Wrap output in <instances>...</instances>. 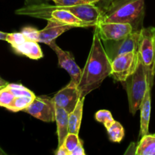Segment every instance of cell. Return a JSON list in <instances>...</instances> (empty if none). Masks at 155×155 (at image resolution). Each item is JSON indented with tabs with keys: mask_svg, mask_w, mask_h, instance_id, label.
Segmentation results:
<instances>
[{
	"mask_svg": "<svg viewBox=\"0 0 155 155\" xmlns=\"http://www.w3.org/2000/svg\"><path fill=\"white\" fill-rule=\"evenodd\" d=\"M110 74L111 61L104 49L98 28L95 27L89 57L78 85L80 98H86L89 92L98 89Z\"/></svg>",
	"mask_w": 155,
	"mask_h": 155,
	"instance_id": "obj_1",
	"label": "cell"
},
{
	"mask_svg": "<svg viewBox=\"0 0 155 155\" xmlns=\"http://www.w3.org/2000/svg\"><path fill=\"white\" fill-rule=\"evenodd\" d=\"M145 17V0H110L102 11L99 23H128L141 30Z\"/></svg>",
	"mask_w": 155,
	"mask_h": 155,
	"instance_id": "obj_2",
	"label": "cell"
},
{
	"mask_svg": "<svg viewBox=\"0 0 155 155\" xmlns=\"http://www.w3.org/2000/svg\"><path fill=\"white\" fill-rule=\"evenodd\" d=\"M15 13L19 15L33 17V18L45 19L48 21H56L68 24L75 27H92L90 24L83 22L71 13L68 9L57 5H51L48 3H43L33 5H25L17 9Z\"/></svg>",
	"mask_w": 155,
	"mask_h": 155,
	"instance_id": "obj_3",
	"label": "cell"
},
{
	"mask_svg": "<svg viewBox=\"0 0 155 155\" xmlns=\"http://www.w3.org/2000/svg\"><path fill=\"white\" fill-rule=\"evenodd\" d=\"M138 54L146 72L148 84L152 88L155 75V27L141 29Z\"/></svg>",
	"mask_w": 155,
	"mask_h": 155,
	"instance_id": "obj_4",
	"label": "cell"
},
{
	"mask_svg": "<svg viewBox=\"0 0 155 155\" xmlns=\"http://www.w3.org/2000/svg\"><path fill=\"white\" fill-rule=\"evenodd\" d=\"M125 83L130 111L132 114L134 115L137 110L140 109L142 100L145 97L147 89L150 86L145 68L140 61L136 71L127 79Z\"/></svg>",
	"mask_w": 155,
	"mask_h": 155,
	"instance_id": "obj_5",
	"label": "cell"
},
{
	"mask_svg": "<svg viewBox=\"0 0 155 155\" xmlns=\"http://www.w3.org/2000/svg\"><path fill=\"white\" fill-rule=\"evenodd\" d=\"M140 34L141 30H136L123 39L102 41L104 49L110 61L121 54L138 51Z\"/></svg>",
	"mask_w": 155,
	"mask_h": 155,
	"instance_id": "obj_6",
	"label": "cell"
},
{
	"mask_svg": "<svg viewBox=\"0 0 155 155\" xmlns=\"http://www.w3.org/2000/svg\"><path fill=\"white\" fill-rule=\"evenodd\" d=\"M139 64L138 51L121 54L111 61L110 76L116 81L125 82L136 71Z\"/></svg>",
	"mask_w": 155,
	"mask_h": 155,
	"instance_id": "obj_7",
	"label": "cell"
},
{
	"mask_svg": "<svg viewBox=\"0 0 155 155\" xmlns=\"http://www.w3.org/2000/svg\"><path fill=\"white\" fill-rule=\"evenodd\" d=\"M24 111L44 122L55 121V104L52 98L46 95L36 96Z\"/></svg>",
	"mask_w": 155,
	"mask_h": 155,
	"instance_id": "obj_8",
	"label": "cell"
},
{
	"mask_svg": "<svg viewBox=\"0 0 155 155\" xmlns=\"http://www.w3.org/2000/svg\"><path fill=\"white\" fill-rule=\"evenodd\" d=\"M49 47L56 53L58 60V66L64 69L71 76L72 81L78 86L81 79L83 70L77 64L73 54L69 51H64L56 44L55 40L49 44Z\"/></svg>",
	"mask_w": 155,
	"mask_h": 155,
	"instance_id": "obj_9",
	"label": "cell"
},
{
	"mask_svg": "<svg viewBox=\"0 0 155 155\" xmlns=\"http://www.w3.org/2000/svg\"><path fill=\"white\" fill-rule=\"evenodd\" d=\"M80 98L78 86L71 80L65 87L59 90L54 95L52 99L57 107L65 109L68 113H71L75 108L77 102Z\"/></svg>",
	"mask_w": 155,
	"mask_h": 155,
	"instance_id": "obj_10",
	"label": "cell"
},
{
	"mask_svg": "<svg viewBox=\"0 0 155 155\" xmlns=\"http://www.w3.org/2000/svg\"><path fill=\"white\" fill-rule=\"evenodd\" d=\"M95 27L102 41L123 39L134 30L133 26L128 23H98Z\"/></svg>",
	"mask_w": 155,
	"mask_h": 155,
	"instance_id": "obj_11",
	"label": "cell"
},
{
	"mask_svg": "<svg viewBox=\"0 0 155 155\" xmlns=\"http://www.w3.org/2000/svg\"><path fill=\"white\" fill-rule=\"evenodd\" d=\"M74 28L72 26L62 24L56 21H48L45 28L39 30L38 34V42H42L46 45H49L51 42L55 40L58 36L63 34L64 32Z\"/></svg>",
	"mask_w": 155,
	"mask_h": 155,
	"instance_id": "obj_12",
	"label": "cell"
},
{
	"mask_svg": "<svg viewBox=\"0 0 155 155\" xmlns=\"http://www.w3.org/2000/svg\"><path fill=\"white\" fill-rule=\"evenodd\" d=\"M151 87H148L140 106V136H144L149 133V123L151 110Z\"/></svg>",
	"mask_w": 155,
	"mask_h": 155,
	"instance_id": "obj_13",
	"label": "cell"
},
{
	"mask_svg": "<svg viewBox=\"0 0 155 155\" xmlns=\"http://www.w3.org/2000/svg\"><path fill=\"white\" fill-rule=\"evenodd\" d=\"M55 121L58 139V147H59L63 145L65 138L69 133V113L65 109L55 106Z\"/></svg>",
	"mask_w": 155,
	"mask_h": 155,
	"instance_id": "obj_14",
	"label": "cell"
},
{
	"mask_svg": "<svg viewBox=\"0 0 155 155\" xmlns=\"http://www.w3.org/2000/svg\"><path fill=\"white\" fill-rule=\"evenodd\" d=\"M14 51L19 54L27 56V58L33 60H39L43 57V53L38 42L27 39L24 43L12 47Z\"/></svg>",
	"mask_w": 155,
	"mask_h": 155,
	"instance_id": "obj_15",
	"label": "cell"
},
{
	"mask_svg": "<svg viewBox=\"0 0 155 155\" xmlns=\"http://www.w3.org/2000/svg\"><path fill=\"white\" fill-rule=\"evenodd\" d=\"M84 100L85 98H80L75 108L69 113V133L79 134L83 117Z\"/></svg>",
	"mask_w": 155,
	"mask_h": 155,
	"instance_id": "obj_16",
	"label": "cell"
},
{
	"mask_svg": "<svg viewBox=\"0 0 155 155\" xmlns=\"http://www.w3.org/2000/svg\"><path fill=\"white\" fill-rule=\"evenodd\" d=\"M136 155H155V134L142 136L136 147Z\"/></svg>",
	"mask_w": 155,
	"mask_h": 155,
	"instance_id": "obj_17",
	"label": "cell"
},
{
	"mask_svg": "<svg viewBox=\"0 0 155 155\" xmlns=\"http://www.w3.org/2000/svg\"><path fill=\"white\" fill-rule=\"evenodd\" d=\"M105 128L107 129L109 139L111 142H120L124 139V134H125L124 129L123 126L117 121L114 120Z\"/></svg>",
	"mask_w": 155,
	"mask_h": 155,
	"instance_id": "obj_18",
	"label": "cell"
},
{
	"mask_svg": "<svg viewBox=\"0 0 155 155\" xmlns=\"http://www.w3.org/2000/svg\"><path fill=\"white\" fill-rule=\"evenodd\" d=\"M35 98L29 96H16L12 102L8 106L7 109L12 112H18L21 110L24 111L33 102Z\"/></svg>",
	"mask_w": 155,
	"mask_h": 155,
	"instance_id": "obj_19",
	"label": "cell"
},
{
	"mask_svg": "<svg viewBox=\"0 0 155 155\" xmlns=\"http://www.w3.org/2000/svg\"><path fill=\"white\" fill-rule=\"evenodd\" d=\"M7 87L12 91L15 97L16 96H29L32 98H35L36 95L32 91L27 89L25 86L21 84H16V83H8Z\"/></svg>",
	"mask_w": 155,
	"mask_h": 155,
	"instance_id": "obj_20",
	"label": "cell"
},
{
	"mask_svg": "<svg viewBox=\"0 0 155 155\" xmlns=\"http://www.w3.org/2000/svg\"><path fill=\"white\" fill-rule=\"evenodd\" d=\"M15 98L14 94L7 86L0 89V107L7 108Z\"/></svg>",
	"mask_w": 155,
	"mask_h": 155,
	"instance_id": "obj_21",
	"label": "cell"
},
{
	"mask_svg": "<svg viewBox=\"0 0 155 155\" xmlns=\"http://www.w3.org/2000/svg\"><path fill=\"white\" fill-rule=\"evenodd\" d=\"M80 140V139L79 138V134L69 133L68 134V136H66V138H65V140L64 142L63 145L71 153L78 145Z\"/></svg>",
	"mask_w": 155,
	"mask_h": 155,
	"instance_id": "obj_22",
	"label": "cell"
},
{
	"mask_svg": "<svg viewBox=\"0 0 155 155\" xmlns=\"http://www.w3.org/2000/svg\"><path fill=\"white\" fill-rule=\"evenodd\" d=\"M95 118L98 122L102 123L105 127L114 120L111 113L107 110H100L97 111L95 114Z\"/></svg>",
	"mask_w": 155,
	"mask_h": 155,
	"instance_id": "obj_23",
	"label": "cell"
},
{
	"mask_svg": "<svg viewBox=\"0 0 155 155\" xmlns=\"http://www.w3.org/2000/svg\"><path fill=\"white\" fill-rule=\"evenodd\" d=\"M27 39L25 37V36L21 32H20V33H8L6 42H8L12 45V47H15L24 43Z\"/></svg>",
	"mask_w": 155,
	"mask_h": 155,
	"instance_id": "obj_24",
	"label": "cell"
},
{
	"mask_svg": "<svg viewBox=\"0 0 155 155\" xmlns=\"http://www.w3.org/2000/svg\"><path fill=\"white\" fill-rule=\"evenodd\" d=\"M51 1L54 2L55 5L60 6V7L73 6L81 4H88V3L93 4L90 0H51Z\"/></svg>",
	"mask_w": 155,
	"mask_h": 155,
	"instance_id": "obj_25",
	"label": "cell"
},
{
	"mask_svg": "<svg viewBox=\"0 0 155 155\" xmlns=\"http://www.w3.org/2000/svg\"><path fill=\"white\" fill-rule=\"evenodd\" d=\"M21 33L25 36L29 40H33L38 42V34H39V30L37 29L32 27H25L22 29Z\"/></svg>",
	"mask_w": 155,
	"mask_h": 155,
	"instance_id": "obj_26",
	"label": "cell"
},
{
	"mask_svg": "<svg viewBox=\"0 0 155 155\" xmlns=\"http://www.w3.org/2000/svg\"><path fill=\"white\" fill-rule=\"evenodd\" d=\"M86 152H85V150L83 147V141L80 140L78 145L75 148V149L73 150L70 155H85Z\"/></svg>",
	"mask_w": 155,
	"mask_h": 155,
	"instance_id": "obj_27",
	"label": "cell"
},
{
	"mask_svg": "<svg viewBox=\"0 0 155 155\" xmlns=\"http://www.w3.org/2000/svg\"><path fill=\"white\" fill-rule=\"evenodd\" d=\"M54 154L56 155H70V152L67 150V148L63 145L58 147L57 150L55 151Z\"/></svg>",
	"mask_w": 155,
	"mask_h": 155,
	"instance_id": "obj_28",
	"label": "cell"
},
{
	"mask_svg": "<svg viewBox=\"0 0 155 155\" xmlns=\"http://www.w3.org/2000/svg\"><path fill=\"white\" fill-rule=\"evenodd\" d=\"M24 1H25V5H33L48 3V0H24Z\"/></svg>",
	"mask_w": 155,
	"mask_h": 155,
	"instance_id": "obj_29",
	"label": "cell"
},
{
	"mask_svg": "<svg viewBox=\"0 0 155 155\" xmlns=\"http://www.w3.org/2000/svg\"><path fill=\"white\" fill-rule=\"evenodd\" d=\"M110 0H101V1H100L99 2H98V3H100V4L97 6H98V7L101 9V12H102V11L107 7V5H108V3L110 2Z\"/></svg>",
	"mask_w": 155,
	"mask_h": 155,
	"instance_id": "obj_30",
	"label": "cell"
},
{
	"mask_svg": "<svg viewBox=\"0 0 155 155\" xmlns=\"http://www.w3.org/2000/svg\"><path fill=\"white\" fill-rule=\"evenodd\" d=\"M8 82H7L6 80H3L1 77H0V88H4L5 86H8Z\"/></svg>",
	"mask_w": 155,
	"mask_h": 155,
	"instance_id": "obj_31",
	"label": "cell"
},
{
	"mask_svg": "<svg viewBox=\"0 0 155 155\" xmlns=\"http://www.w3.org/2000/svg\"><path fill=\"white\" fill-rule=\"evenodd\" d=\"M7 35H8V33H5V32L0 31V40L6 41Z\"/></svg>",
	"mask_w": 155,
	"mask_h": 155,
	"instance_id": "obj_32",
	"label": "cell"
},
{
	"mask_svg": "<svg viewBox=\"0 0 155 155\" xmlns=\"http://www.w3.org/2000/svg\"><path fill=\"white\" fill-rule=\"evenodd\" d=\"M0 155H6V153L3 151L1 147H0Z\"/></svg>",
	"mask_w": 155,
	"mask_h": 155,
	"instance_id": "obj_33",
	"label": "cell"
},
{
	"mask_svg": "<svg viewBox=\"0 0 155 155\" xmlns=\"http://www.w3.org/2000/svg\"><path fill=\"white\" fill-rule=\"evenodd\" d=\"M91 2H92L93 4H97L98 2H99L100 1H101V0H90Z\"/></svg>",
	"mask_w": 155,
	"mask_h": 155,
	"instance_id": "obj_34",
	"label": "cell"
},
{
	"mask_svg": "<svg viewBox=\"0 0 155 155\" xmlns=\"http://www.w3.org/2000/svg\"><path fill=\"white\" fill-rule=\"evenodd\" d=\"M0 89H2V88H0Z\"/></svg>",
	"mask_w": 155,
	"mask_h": 155,
	"instance_id": "obj_35",
	"label": "cell"
}]
</instances>
